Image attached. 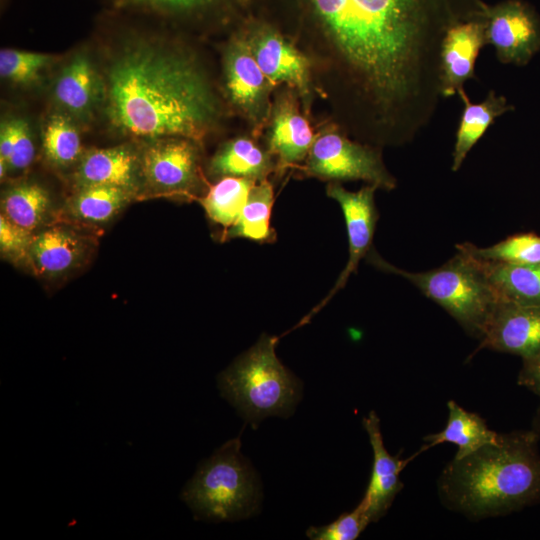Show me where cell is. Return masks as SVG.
<instances>
[{
    "label": "cell",
    "mask_w": 540,
    "mask_h": 540,
    "mask_svg": "<svg viewBox=\"0 0 540 540\" xmlns=\"http://www.w3.org/2000/svg\"><path fill=\"white\" fill-rule=\"evenodd\" d=\"M35 157V146L28 123L13 119L2 123L0 130V159L9 171L27 169Z\"/></svg>",
    "instance_id": "4dcf8cb0"
},
{
    "label": "cell",
    "mask_w": 540,
    "mask_h": 540,
    "mask_svg": "<svg viewBox=\"0 0 540 540\" xmlns=\"http://www.w3.org/2000/svg\"><path fill=\"white\" fill-rule=\"evenodd\" d=\"M486 44L482 17L451 26L442 41L440 53V93L452 96L474 76V66L481 47Z\"/></svg>",
    "instance_id": "5bb4252c"
},
{
    "label": "cell",
    "mask_w": 540,
    "mask_h": 540,
    "mask_svg": "<svg viewBox=\"0 0 540 540\" xmlns=\"http://www.w3.org/2000/svg\"><path fill=\"white\" fill-rule=\"evenodd\" d=\"M48 191L35 182H24L7 189L1 198V215L14 225L36 233L51 213Z\"/></svg>",
    "instance_id": "d4e9b609"
},
{
    "label": "cell",
    "mask_w": 540,
    "mask_h": 540,
    "mask_svg": "<svg viewBox=\"0 0 540 540\" xmlns=\"http://www.w3.org/2000/svg\"><path fill=\"white\" fill-rule=\"evenodd\" d=\"M470 255L489 262L506 264L540 263V235L536 233H518L488 246L478 247L470 242L456 244Z\"/></svg>",
    "instance_id": "83f0119b"
},
{
    "label": "cell",
    "mask_w": 540,
    "mask_h": 540,
    "mask_svg": "<svg viewBox=\"0 0 540 540\" xmlns=\"http://www.w3.org/2000/svg\"><path fill=\"white\" fill-rule=\"evenodd\" d=\"M303 170L307 176L323 180H363L385 190L396 186L375 149L353 142L334 129L315 136Z\"/></svg>",
    "instance_id": "52a82bcc"
},
{
    "label": "cell",
    "mask_w": 540,
    "mask_h": 540,
    "mask_svg": "<svg viewBox=\"0 0 540 540\" xmlns=\"http://www.w3.org/2000/svg\"><path fill=\"white\" fill-rule=\"evenodd\" d=\"M255 475L233 439L205 460L187 483L182 499L206 520L228 521L251 514L257 504Z\"/></svg>",
    "instance_id": "8992f818"
},
{
    "label": "cell",
    "mask_w": 540,
    "mask_h": 540,
    "mask_svg": "<svg viewBox=\"0 0 540 540\" xmlns=\"http://www.w3.org/2000/svg\"><path fill=\"white\" fill-rule=\"evenodd\" d=\"M532 430L539 436L540 438V407L537 409L535 416L532 421Z\"/></svg>",
    "instance_id": "d590c367"
},
{
    "label": "cell",
    "mask_w": 540,
    "mask_h": 540,
    "mask_svg": "<svg viewBox=\"0 0 540 540\" xmlns=\"http://www.w3.org/2000/svg\"><path fill=\"white\" fill-rule=\"evenodd\" d=\"M486 43L494 46L503 63L526 65L540 49V18L521 0L495 6L485 3L481 11Z\"/></svg>",
    "instance_id": "9c48e42d"
},
{
    "label": "cell",
    "mask_w": 540,
    "mask_h": 540,
    "mask_svg": "<svg viewBox=\"0 0 540 540\" xmlns=\"http://www.w3.org/2000/svg\"><path fill=\"white\" fill-rule=\"evenodd\" d=\"M233 0H111L114 9L162 17H192L207 14Z\"/></svg>",
    "instance_id": "f546056e"
},
{
    "label": "cell",
    "mask_w": 540,
    "mask_h": 540,
    "mask_svg": "<svg viewBox=\"0 0 540 540\" xmlns=\"http://www.w3.org/2000/svg\"><path fill=\"white\" fill-rule=\"evenodd\" d=\"M447 408L448 418L444 429L425 436L424 441L428 444L419 453L438 444L452 443L458 447L454 457L461 458L498 441L500 433L491 430L479 414L465 410L454 400L447 402Z\"/></svg>",
    "instance_id": "44dd1931"
},
{
    "label": "cell",
    "mask_w": 540,
    "mask_h": 540,
    "mask_svg": "<svg viewBox=\"0 0 540 540\" xmlns=\"http://www.w3.org/2000/svg\"><path fill=\"white\" fill-rule=\"evenodd\" d=\"M314 138L294 98L281 97L273 108L268 132L269 150L277 157L278 166L284 169L306 160Z\"/></svg>",
    "instance_id": "ac0fdd59"
},
{
    "label": "cell",
    "mask_w": 540,
    "mask_h": 540,
    "mask_svg": "<svg viewBox=\"0 0 540 540\" xmlns=\"http://www.w3.org/2000/svg\"><path fill=\"white\" fill-rule=\"evenodd\" d=\"M89 246L87 237L74 229L51 226L34 234L26 263L39 277H59L83 262Z\"/></svg>",
    "instance_id": "2e32d148"
},
{
    "label": "cell",
    "mask_w": 540,
    "mask_h": 540,
    "mask_svg": "<svg viewBox=\"0 0 540 540\" xmlns=\"http://www.w3.org/2000/svg\"><path fill=\"white\" fill-rule=\"evenodd\" d=\"M376 189L377 187L371 184L356 192L348 191L339 183H330L327 186V195L338 202L343 212L348 234L349 258L331 291L305 317L302 324L344 287L350 275L356 272L360 260L370 252L378 219L374 200Z\"/></svg>",
    "instance_id": "30bf717a"
},
{
    "label": "cell",
    "mask_w": 540,
    "mask_h": 540,
    "mask_svg": "<svg viewBox=\"0 0 540 540\" xmlns=\"http://www.w3.org/2000/svg\"><path fill=\"white\" fill-rule=\"evenodd\" d=\"M42 146L46 159L59 168L69 167L81 158L80 134L71 119L63 114H52L47 119Z\"/></svg>",
    "instance_id": "f1b7e54d"
},
{
    "label": "cell",
    "mask_w": 540,
    "mask_h": 540,
    "mask_svg": "<svg viewBox=\"0 0 540 540\" xmlns=\"http://www.w3.org/2000/svg\"><path fill=\"white\" fill-rule=\"evenodd\" d=\"M246 37L269 82L272 85L285 83L307 101L310 94L308 59L269 24L252 25Z\"/></svg>",
    "instance_id": "8fae6325"
},
{
    "label": "cell",
    "mask_w": 540,
    "mask_h": 540,
    "mask_svg": "<svg viewBox=\"0 0 540 540\" xmlns=\"http://www.w3.org/2000/svg\"><path fill=\"white\" fill-rule=\"evenodd\" d=\"M371 522L366 503L362 499L351 512L342 514L325 526L310 527L306 534L313 540H354Z\"/></svg>",
    "instance_id": "d6a6232c"
},
{
    "label": "cell",
    "mask_w": 540,
    "mask_h": 540,
    "mask_svg": "<svg viewBox=\"0 0 540 540\" xmlns=\"http://www.w3.org/2000/svg\"><path fill=\"white\" fill-rule=\"evenodd\" d=\"M274 191L267 179L256 182L246 204L234 224L224 231L222 238H245L256 242H272L276 238L270 226Z\"/></svg>",
    "instance_id": "484cf974"
},
{
    "label": "cell",
    "mask_w": 540,
    "mask_h": 540,
    "mask_svg": "<svg viewBox=\"0 0 540 540\" xmlns=\"http://www.w3.org/2000/svg\"><path fill=\"white\" fill-rule=\"evenodd\" d=\"M518 384L540 397V352L523 360L518 374Z\"/></svg>",
    "instance_id": "e575fe53"
},
{
    "label": "cell",
    "mask_w": 540,
    "mask_h": 540,
    "mask_svg": "<svg viewBox=\"0 0 540 540\" xmlns=\"http://www.w3.org/2000/svg\"><path fill=\"white\" fill-rule=\"evenodd\" d=\"M277 338L263 335L219 376V388L249 420L285 416L300 396V383L275 354Z\"/></svg>",
    "instance_id": "5b68a950"
},
{
    "label": "cell",
    "mask_w": 540,
    "mask_h": 540,
    "mask_svg": "<svg viewBox=\"0 0 540 540\" xmlns=\"http://www.w3.org/2000/svg\"><path fill=\"white\" fill-rule=\"evenodd\" d=\"M136 193L112 185L79 187L67 201L64 213L83 225H102L116 217Z\"/></svg>",
    "instance_id": "7402d4cb"
},
{
    "label": "cell",
    "mask_w": 540,
    "mask_h": 540,
    "mask_svg": "<svg viewBox=\"0 0 540 540\" xmlns=\"http://www.w3.org/2000/svg\"><path fill=\"white\" fill-rule=\"evenodd\" d=\"M150 43L125 48L108 68L110 123L134 137L200 140L217 113L204 75L187 57Z\"/></svg>",
    "instance_id": "7a4b0ae2"
},
{
    "label": "cell",
    "mask_w": 540,
    "mask_h": 540,
    "mask_svg": "<svg viewBox=\"0 0 540 540\" xmlns=\"http://www.w3.org/2000/svg\"><path fill=\"white\" fill-rule=\"evenodd\" d=\"M472 257L482 269L498 302L540 306V263L506 264Z\"/></svg>",
    "instance_id": "ffe728a7"
},
{
    "label": "cell",
    "mask_w": 540,
    "mask_h": 540,
    "mask_svg": "<svg viewBox=\"0 0 540 540\" xmlns=\"http://www.w3.org/2000/svg\"><path fill=\"white\" fill-rule=\"evenodd\" d=\"M373 451V466L367 490L362 498L367 506L372 522L378 521L391 507L396 495L402 490L401 471L419 453L402 460L392 456L385 448L380 429V420L375 411L363 418Z\"/></svg>",
    "instance_id": "9a60e30c"
},
{
    "label": "cell",
    "mask_w": 540,
    "mask_h": 540,
    "mask_svg": "<svg viewBox=\"0 0 540 540\" xmlns=\"http://www.w3.org/2000/svg\"><path fill=\"white\" fill-rule=\"evenodd\" d=\"M483 349L520 356L522 360L540 352V306L498 302L470 357Z\"/></svg>",
    "instance_id": "7c38bea8"
},
{
    "label": "cell",
    "mask_w": 540,
    "mask_h": 540,
    "mask_svg": "<svg viewBox=\"0 0 540 540\" xmlns=\"http://www.w3.org/2000/svg\"><path fill=\"white\" fill-rule=\"evenodd\" d=\"M57 61L50 54L2 49L0 51V75L18 84H31L38 81L42 72Z\"/></svg>",
    "instance_id": "1f68e13d"
},
{
    "label": "cell",
    "mask_w": 540,
    "mask_h": 540,
    "mask_svg": "<svg viewBox=\"0 0 540 540\" xmlns=\"http://www.w3.org/2000/svg\"><path fill=\"white\" fill-rule=\"evenodd\" d=\"M196 141L158 138L140 156L142 184L158 195L198 198L203 186Z\"/></svg>",
    "instance_id": "ba28073f"
},
{
    "label": "cell",
    "mask_w": 540,
    "mask_h": 540,
    "mask_svg": "<svg viewBox=\"0 0 540 540\" xmlns=\"http://www.w3.org/2000/svg\"><path fill=\"white\" fill-rule=\"evenodd\" d=\"M458 94L464 103V109L456 133L453 171L461 167L469 151L494 120L512 109L505 97L497 96L493 91H490L481 103H472L463 88L458 91Z\"/></svg>",
    "instance_id": "603a6c76"
},
{
    "label": "cell",
    "mask_w": 540,
    "mask_h": 540,
    "mask_svg": "<svg viewBox=\"0 0 540 540\" xmlns=\"http://www.w3.org/2000/svg\"><path fill=\"white\" fill-rule=\"evenodd\" d=\"M539 440L532 429L500 433L496 443L453 457L437 480L441 503L470 520L540 504Z\"/></svg>",
    "instance_id": "3957f363"
},
{
    "label": "cell",
    "mask_w": 540,
    "mask_h": 540,
    "mask_svg": "<svg viewBox=\"0 0 540 540\" xmlns=\"http://www.w3.org/2000/svg\"><path fill=\"white\" fill-rule=\"evenodd\" d=\"M456 250L442 266L425 272L395 267L374 251L368 253V261L382 271L404 277L442 307L467 334L480 340L498 300L477 261L465 251Z\"/></svg>",
    "instance_id": "277c9868"
},
{
    "label": "cell",
    "mask_w": 540,
    "mask_h": 540,
    "mask_svg": "<svg viewBox=\"0 0 540 540\" xmlns=\"http://www.w3.org/2000/svg\"><path fill=\"white\" fill-rule=\"evenodd\" d=\"M271 86L247 37L235 38L225 57V87L231 102L252 121H261L268 110Z\"/></svg>",
    "instance_id": "4fadbf2b"
},
{
    "label": "cell",
    "mask_w": 540,
    "mask_h": 540,
    "mask_svg": "<svg viewBox=\"0 0 540 540\" xmlns=\"http://www.w3.org/2000/svg\"><path fill=\"white\" fill-rule=\"evenodd\" d=\"M255 183L243 177H222L199 201L209 219L226 231L237 220Z\"/></svg>",
    "instance_id": "4316f807"
},
{
    "label": "cell",
    "mask_w": 540,
    "mask_h": 540,
    "mask_svg": "<svg viewBox=\"0 0 540 540\" xmlns=\"http://www.w3.org/2000/svg\"><path fill=\"white\" fill-rule=\"evenodd\" d=\"M35 233L28 232L0 215V251L12 262H27Z\"/></svg>",
    "instance_id": "836d02e7"
},
{
    "label": "cell",
    "mask_w": 540,
    "mask_h": 540,
    "mask_svg": "<svg viewBox=\"0 0 540 540\" xmlns=\"http://www.w3.org/2000/svg\"><path fill=\"white\" fill-rule=\"evenodd\" d=\"M77 188L112 185L134 193L140 188V156L129 146L93 149L81 156L75 173Z\"/></svg>",
    "instance_id": "e0dca14e"
},
{
    "label": "cell",
    "mask_w": 540,
    "mask_h": 540,
    "mask_svg": "<svg viewBox=\"0 0 540 540\" xmlns=\"http://www.w3.org/2000/svg\"><path fill=\"white\" fill-rule=\"evenodd\" d=\"M101 86L100 78L89 57L78 54L57 77L54 97L67 112L84 119L98 102Z\"/></svg>",
    "instance_id": "d6986e66"
},
{
    "label": "cell",
    "mask_w": 540,
    "mask_h": 540,
    "mask_svg": "<svg viewBox=\"0 0 540 540\" xmlns=\"http://www.w3.org/2000/svg\"><path fill=\"white\" fill-rule=\"evenodd\" d=\"M301 2L378 102L413 103L417 111L427 102L429 72L447 30L479 17L483 6L480 0Z\"/></svg>",
    "instance_id": "6da1fadb"
},
{
    "label": "cell",
    "mask_w": 540,
    "mask_h": 540,
    "mask_svg": "<svg viewBox=\"0 0 540 540\" xmlns=\"http://www.w3.org/2000/svg\"><path fill=\"white\" fill-rule=\"evenodd\" d=\"M210 172L219 177H243L265 180L274 165L268 153L253 140L238 137L224 143L210 161Z\"/></svg>",
    "instance_id": "cb8c5ba5"
}]
</instances>
